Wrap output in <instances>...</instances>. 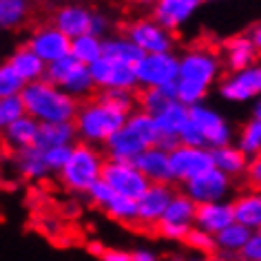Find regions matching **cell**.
<instances>
[{"label":"cell","instance_id":"cell-28","mask_svg":"<svg viewBox=\"0 0 261 261\" xmlns=\"http://www.w3.org/2000/svg\"><path fill=\"white\" fill-rule=\"evenodd\" d=\"M162 130V138H177L184 124L191 120V109L179 100H171L158 115H153Z\"/></svg>","mask_w":261,"mask_h":261},{"label":"cell","instance_id":"cell-18","mask_svg":"<svg viewBox=\"0 0 261 261\" xmlns=\"http://www.w3.org/2000/svg\"><path fill=\"white\" fill-rule=\"evenodd\" d=\"M201 0H158L151 9V18L166 31H179L195 18Z\"/></svg>","mask_w":261,"mask_h":261},{"label":"cell","instance_id":"cell-36","mask_svg":"<svg viewBox=\"0 0 261 261\" xmlns=\"http://www.w3.org/2000/svg\"><path fill=\"white\" fill-rule=\"evenodd\" d=\"M234 140H237L234 144H237L250 160L261 155V120L250 117V120L239 128V133H237Z\"/></svg>","mask_w":261,"mask_h":261},{"label":"cell","instance_id":"cell-32","mask_svg":"<svg viewBox=\"0 0 261 261\" xmlns=\"http://www.w3.org/2000/svg\"><path fill=\"white\" fill-rule=\"evenodd\" d=\"M102 47H104V56H107V58H113V60L133 64V67H138V62L144 58V54H142V51L135 47V44L130 42L124 34L104 38Z\"/></svg>","mask_w":261,"mask_h":261},{"label":"cell","instance_id":"cell-39","mask_svg":"<svg viewBox=\"0 0 261 261\" xmlns=\"http://www.w3.org/2000/svg\"><path fill=\"white\" fill-rule=\"evenodd\" d=\"M27 84L22 82V77L11 69L9 62H3L0 64V100L3 97H14V95H20L22 89Z\"/></svg>","mask_w":261,"mask_h":261},{"label":"cell","instance_id":"cell-7","mask_svg":"<svg viewBox=\"0 0 261 261\" xmlns=\"http://www.w3.org/2000/svg\"><path fill=\"white\" fill-rule=\"evenodd\" d=\"M140 89H164L179 80V54H146L135 67Z\"/></svg>","mask_w":261,"mask_h":261},{"label":"cell","instance_id":"cell-19","mask_svg":"<svg viewBox=\"0 0 261 261\" xmlns=\"http://www.w3.org/2000/svg\"><path fill=\"white\" fill-rule=\"evenodd\" d=\"M93 14L95 11L91 7H87V5H82V3H62L60 7L54 11L51 22H54L64 36H69L71 40H73V38L91 34V20H93Z\"/></svg>","mask_w":261,"mask_h":261},{"label":"cell","instance_id":"cell-53","mask_svg":"<svg viewBox=\"0 0 261 261\" xmlns=\"http://www.w3.org/2000/svg\"><path fill=\"white\" fill-rule=\"evenodd\" d=\"M204 3H219V0H201V5H204Z\"/></svg>","mask_w":261,"mask_h":261},{"label":"cell","instance_id":"cell-4","mask_svg":"<svg viewBox=\"0 0 261 261\" xmlns=\"http://www.w3.org/2000/svg\"><path fill=\"white\" fill-rule=\"evenodd\" d=\"M104 164H107L104 151H100L97 146L77 142L73 146V153H71L67 166L62 168V173L58 175V177H60V184L67 188L69 193L87 195L89 188L93 186L95 181L102 179Z\"/></svg>","mask_w":261,"mask_h":261},{"label":"cell","instance_id":"cell-48","mask_svg":"<svg viewBox=\"0 0 261 261\" xmlns=\"http://www.w3.org/2000/svg\"><path fill=\"white\" fill-rule=\"evenodd\" d=\"M87 250H89V254H93V257H97V259H102V254H104V250H107V248H104V244H100V241H89L87 244Z\"/></svg>","mask_w":261,"mask_h":261},{"label":"cell","instance_id":"cell-26","mask_svg":"<svg viewBox=\"0 0 261 261\" xmlns=\"http://www.w3.org/2000/svg\"><path fill=\"white\" fill-rule=\"evenodd\" d=\"M11 162H14V168L18 171V175L29 181H40L47 175H51L47 168V162H44V151L40 146H31V148H24V151L11 153Z\"/></svg>","mask_w":261,"mask_h":261},{"label":"cell","instance_id":"cell-35","mask_svg":"<svg viewBox=\"0 0 261 261\" xmlns=\"http://www.w3.org/2000/svg\"><path fill=\"white\" fill-rule=\"evenodd\" d=\"M102 42H104L102 38H97L93 34H84L80 38H73V40H71V56H73L77 62L91 67V64L97 62L104 56Z\"/></svg>","mask_w":261,"mask_h":261},{"label":"cell","instance_id":"cell-52","mask_svg":"<svg viewBox=\"0 0 261 261\" xmlns=\"http://www.w3.org/2000/svg\"><path fill=\"white\" fill-rule=\"evenodd\" d=\"M181 261H213L206 254H191V257H181Z\"/></svg>","mask_w":261,"mask_h":261},{"label":"cell","instance_id":"cell-8","mask_svg":"<svg viewBox=\"0 0 261 261\" xmlns=\"http://www.w3.org/2000/svg\"><path fill=\"white\" fill-rule=\"evenodd\" d=\"M84 197L95 208L104 211V215H109L113 221H120V224L126 226L138 224V199H130L126 195L115 193L104 179L95 181Z\"/></svg>","mask_w":261,"mask_h":261},{"label":"cell","instance_id":"cell-6","mask_svg":"<svg viewBox=\"0 0 261 261\" xmlns=\"http://www.w3.org/2000/svg\"><path fill=\"white\" fill-rule=\"evenodd\" d=\"M44 80H49L51 84L64 89L71 97H75L77 102H84V100H89V97H93V91H95L89 67L77 62L73 56H67V58H62V60L47 64V75H44Z\"/></svg>","mask_w":261,"mask_h":261},{"label":"cell","instance_id":"cell-29","mask_svg":"<svg viewBox=\"0 0 261 261\" xmlns=\"http://www.w3.org/2000/svg\"><path fill=\"white\" fill-rule=\"evenodd\" d=\"M77 144V130L73 122H58V124H40L36 146L51 148V146H73Z\"/></svg>","mask_w":261,"mask_h":261},{"label":"cell","instance_id":"cell-15","mask_svg":"<svg viewBox=\"0 0 261 261\" xmlns=\"http://www.w3.org/2000/svg\"><path fill=\"white\" fill-rule=\"evenodd\" d=\"M171 168H173V179L184 186L186 181H191L195 177H199L201 173L215 168L213 151L211 148L179 144L177 148L171 151Z\"/></svg>","mask_w":261,"mask_h":261},{"label":"cell","instance_id":"cell-14","mask_svg":"<svg viewBox=\"0 0 261 261\" xmlns=\"http://www.w3.org/2000/svg\"><path fill=\"white\" fill-rule=\"evenodd\" d=\"M232 177H228L226 173L217 171V168H211V171L201 173L199 177H195L191 181L184 184V193L191 197L195 204H213V201H226L232 193Z\"/></svg>","mask_w":261,"mask_h":261},{"label":"cell","instance_id":"cell-33","mask_svg":"<svg viewBox=\"0 0 261 261\" xmlns=\"http://www.w3.org/2000/svg\"><path fill=\"white\" fill-rule=\"evenodd\" d=\"M252 230H248L246 226L241 224H230L228 228H224L219 234H215V241H217V252H226V254H239L244 250V246L248 244Z\"/></svg>","mask_w":261,"mask_h":261},{"label":"cell","instance_id":"cell-50","mask_svg":"<svg viewBox=\"0 0 261 261\" xmlns=\"http://www.w3.org/2000/svg\"><path fill=\"white\" fill-rule=\"evenodd\" d=\"M252 117L254 120H261V97H257L252 102Z\"/></svg>","mask_w":261,"mask_h":261},{"label":"cell","instance_id":"cell-20","mask_svg":"<svg viewBox=\"0 0 261 261\" xmlns=\"http://www.w3.org/2000/svg\"><path fill=\"white\" fill-rule=\"evenodd\" d=\"M219 54H221V60H224V69H228V73L252 67V64L259 62V56H261L250 34H239V36L228 38L221 44Z\"/></svg>","mask_w":261,"mask_h":261},{"label":"cell","instance_id":"cell-38","mask_svg":"<svg viewBox=\"0 0 261 261\" xmlns=\"http://www.w3.org/2000/svg\"><path fill=\"white\" fill-rule=\"evenodd\" d=\"M184 244L191 248L195 254H206V257H211V254L217 252V241H215V234L201 230V228L193 226L191 232H188V237Z\"/></svg>","mask_w":261,"mask_h":261},{"label":"cell","instance_id":"cell-5","mask_svg":"<svg viewBox=\"0 0 261 261\" xmlns=\"http://www.w3.org/2000/svg\"><path fill=\"white\" fill-rule=\"evenodd\" d=\"M224 60L217 49L208 44H193L179 54V80L193 82L211 91L221 77Z\"/></svg>","mask_w":261,"mask_h":261},{"label":"cell","instance_id":"cell-44","mask_svg":"<svg viewBox=\"0 0 261 261\" xmlns=\"http://www.w3.org/2000/svg\"><path fill=\"white\" fill-rule=\"evenodd\" d=\"M91 34L97 36V38H109L111 36V18L102 11H95L93 14V20H91Z\"/></svg>","mask_w":261,"mask_h":261},{"label":"cell","instance_id":"cell-43","mask_svg":"<svg viewBox=\"0 0 261 261\" xmlns=\"http://www.w3.org/2000/svg\"><path fill=\"white\" fill-rule=\"evenodd\" d=\"M155 230H158L160 237H164L168 241H186L188 232H191V228L177 226V224H164V221H160Z\"/></svg>","mask_w":261,"mask_h":261},{"label":"cell","instance_id":"cell-2","mask_svg":"<svg viewBox=\"0 0 261 261\" xmlns=\"http://www.w3.org/2000/svg\"><path fill=\"white\" fill-rule=\"evenodd\" d=\"M160 142H162V130L158 122H155V117L138 109L130 113L128 122L102 146V151L107 155V160L135 162L144 151L160 146Z\"/></svg>","mask_w":261,"mask_h":261},{"label":"cell","instance_id":"cell-23","mask_svg":"<svg viewBox=\"0 0 261 261\" xmlns=\"http://www.w3.org/2000/svg\"><path fill=\"white\" fill-rule=\"evenodd\" d=\"M7 62L11 64V69L22 77L24 84L44 80V75H47V62H44L34 49H29L27 44H20V47H16L11 51Z\"/></svg>","mask_w":261,"mask_h":261},{"label":"cell","instance_id":"cell-41","mask_svg":"<svg viewBox=\"0 0 261 261\" xmlns=\"http://www.w3.org/2000/svg\"><path fill=\"white\" fill-rule=\"evenodd\" d=\"M177 140H179V144H184V146H199V148H206L204 135H201L199 126H197V124H195L193 120H188V122L184 124V128H181L179 135H177Z\"/></svg>","mask_w":261,"mask_h":261},{"label":"cell","instance_id":"cell-42","mask_svg":"<svg viewBox=\"0 0 261 261\" xmlns=\"http://www.w3.org/2000/svg\"><path fill=\"white\" fill-rule=\"evenodd\" d=\"M237 261H261V230L250 234L244 250L237 254Z\"/></svg>","mask_w":261,"mask_h":261},{"label":"cell","instance_id":"cell-11","mask_svg":"<svg viewBox=\"0 0 261 261\" xmlns=\"http://www.w3.org/2000/svg\"><path fill=\"white\" fill-rule=\"evenodd\" d=\"M217 91L226 102L232 104L254 102L257 97H261V62L241 71H230L219 80Z\"/></svg>","mask_w":261,"mask_h":261},{"label":"cell","instance_id":"cell-31","mask_svg":"<svg viewBox=\"0 0 261 261\" xmlns=\"http://www.w3.org/2000/svg\"><path fill=\"white\" fill-rule=\"evenodd\" d=\"M195 215H197V204H195L184 191H177L173 201L168 204L162 221H164V224H177V226L193 228L195 226Z\"/></svg>","mask_w":261,"mask_h":261},{"label":"cell","instance_id":"cell-49","mask_svg":"<svg viewBox=\"0 0 261 261\" xmlns=\"http://www.w3.org/2000/svg\"><path fill=\"white\" fill-rule=\"evenodd\" d=\"M250 36H252V40H254V44H257V49H259V54H261V22L254 24L252 31H250Z\"/></svg>","mask_w":261,"mask_h":261},{"label":"cell","instance_id":"cell-45","mask_svg":"<svg viewBox=\"0 0 261 261\" xmlns=\"http://www.w3.org/2000/svg\"><path fill=\"white\" fill-rule=\"evenodd\" d=\"M246 181L250 188H254V191H261V155L250 160L248 173H246Z\"/></svg>","mask_w":261,"mask_h":261},{"label":"cell","instance_id":"cell-51","mask_svg":"<svg viewBox=\"0 0 261 261\" xmlns=\"http://www.w3.org/2000/svg\"><path fill=\"white\" fill-rule=\"evenodd\" d=\"M133 5H138V7H151L153 9V5L158 3V0H130Z\"/></svg>","mask_w":261,"mask_h":261},{"label":"cell","instance_id":"cell-37","mask_svg":"<svg viewBox=\"0 0 261 261\" xmlns=\"http://www.w3.org/2000/svg\"><path fill=\"white\" fill-rule=\"evenodd\" d=\"M24 115H27V111H24V104H22L20 95L3 97V100H0V135Z\"/></svg>","mask_w":261,"mask_h":261},{"label":"cell","instance_id":"cell-40","mask_svg":"<svg viewBox=\"0 0 261 261\" xmlns=\"http://www.w3.org/2000/svg\"><path fill=\"white\" fill-rule=\"evenodd\" d=\"M73 146H51V148H42V151H44V162H47V168H49L51 175H60L62 173V168L67 166L71 153H73Z\"/></svg>","mask_w":261,"mask_h":261},{"label":"cell","instance_id":"cell-22","mask_svg":"<svg viewBox=\"0 0 261 261\" xmlns=\"http://www.w3.org/2000/svg\"><path fill=\"white\" fill-rule=\"evenodd\" d=\"M234 224V211H232V201H213V204H201L197 206V215H195V226L201 230L219 234L224 228Z\"/></svg>","mask_w":261,"mask_h":261},{"label":"cell","instance_id":"cell-24","mask_svg":"<svg viewBox=\"0 0 261 261\" xmlns=\"http://www.w3.org/2000/svg\"><path fill=\"white\" fill-rule=\"evenodd\" d=\"M38 135H40V122L24 115L18 122L11 124L0 138H3V144L7 146L11 153H16V151H24V148L36 146Z\"/></svg>","mask_w":261,"mask_h":261},{"label":"cell","instance_id":"cell-10","mask_svg":"<svg viewBox=\"0 0 261 261\" xmlns=\"http://www.w3.org/2000/svg\"><path fill=\"white\" fill-rule=\"evenodd\" d=\"M97 91H138V73L133 64L102 56L89 67Z\"/></svg>","mask_w":261,"mask_h":261},{"label":"cell","instance_id":"cell-46","mask_svg":"<svg viewBox=\"0 0 261 261\" xmlns=\"http://www.w3.org/2000/svg\"><path fill=\"white\" fill-rule=\"evenodd\" d=\"M100 261H133V252L122 250V248H107Z\"/></svg>","mask_w":261,"mask_h":261},{"label":"cell","instance_id":"cell-30","mask_svg":"<svg viewBox=\"0 0 261 261\" xmlns=\"http://www.w3.org/2000/svg\"><path fill=\"white\" fill-rule=\"evenodd\" d=\"M31 0H0V31H18L31 18Z\"/></svg>","mask_w":261,"mask_h":261},{"label":"cell","instance_id":"cell-27","mask_svg":"<svg viewBox=\"0 0 261 261\" xmlns=\"http://www.w3.org/2000/svg\"><path fill=\"white\" fill-rule=\"evenodd\" d=\"M213 164L217 171L226 173L228 177H232V179H237V177H246L250 158H248L237 144H228V146L213 148Z\"/></svg>","mask_w":261,"mask_h":261},{"label":"cell","instance_id":"cell-21","mask_svg":"<svg viewBox=\"0 0 261 261\" xmlns=\"http://www.w3.org/2000/svg\"><path fill=\"white\" fill-rule=\"evenodd\" d=\"M140 168V173L151 181V184H175L173 168H171V153L162 146H153L144 151L133 162Z\"/></svg>","mask_w":261,"mask_h":261},{"label":"cell","instance_id":"cell-34","mask_svg":"<svg viewBox=\"0 0 261 261\" xmlns=\"http://www.w3.org/2000/svg\"><path fill=\"white\" fill-rule=\"evenodd\" d=\"M138 109L148 115H158L171 100H175V84L164 89H138Z\"/></svg>","mask_w":261,"mask_h":261},{"label":"cell","instance_id":"cell-54","mask_svg":"<svg viewBox=\"0 0 261 261\" xmlns=\"http://www.w3.org/2000/svg\"><path fill=\"white\" fill-rule=\"evenodd\" d=\"M44 3H60V0H44Z\"/></svg>","mask_w":261,"mask_h":261},{"label":"cell","instance_id":"cell-16","mask_svg":"<svg viewBox=\"0 0 261 261\" xmlns=\"http://www.w3.org/2000/svg\"><path fill=\"white\" fill-rule=\"evenodd\" d=\"M24 44L29 49H34L47 64L71 56V38L64 36L54 22H44L34 27V31H29Z\"/></svg>","mask_w":261,"mask_h":261},{"label":"cell","instance_id":"cell-12","mask_svg":"<svg viewBox=\"0 0 261 261\" xmlns=\"http://www.w3.org/2000/svg\"><path fill=\"white\" fill-rule=\"evenodd\" d=\"M102 179L113 188L115 193L126 195L130 199H140L146 193V188L151 186L144 175L140 173V168L133 162H115V160H107L102 171Z\"/></svg>","mask_w":261,"mask_h":261},{"label":"cell","instance_id":"cell-1","mask_svg":"<svg viewBox=\"0 0 261 261\" xmlns=\"http://www.w3.org/2000/svg\"><path fill=\"white\" fill-rule=\"evenodd\" d=\"M138 91H100L80 102L75 115L77 142L102 148L120 130L133 111H138Z\"/></svg>","mask_w":261,"mask_h":261},{"label":"cell","instance_id":"cell-9","mask_svg":"<svg viewBox=\"0 0 261 261\" xmlns=\"http://www.w3.org/2000/svg\"><path fill=\"white\" fill-rule=\"evenodd\" d=\"M142 54H166L175 49V34L166 31L153 18H135L122 31Z\"/></svg>","mask_w":261,"mask_h":261},{"label":"cell","instance_id":"cell-3","mask_svg":"<svg viewBox=\"0 0 261 261\" xmlns=\"http://www.w3.org/2000/svg\"><path fill=\"white\" fill-rule=\"evenodd\" d=\"M22 104L29 117L40 124H58L73 122L80 109V102L71 97L67 91L51 84L49 80L31 82L22 89Z\"/></svg>","mask_w":261,"mask_h":261},{"label":"cell","instance_id":"cell-25","mask_svg":"<svg viewBox=\"0 0 261 261\" xmlns=\"http://www.w3.org/2000/svg\"><path fill=\"white\" fill-rule=\"evenodd\" d=\"M232 211L237 224L246 226L252 232L261 230V191L250 188V191L237 195L232 199Z\"/></svg>","mask_w":261,"mask_h":261},{"label":"cell","instance_id":"cell-13","mask_svg":"<svg viewBox=\"0 0 261 261\" xmlns=\"http://www.w3.org/2000/svg\"><path fill=\"white\" fill-rule=\"evenodd\" d=\"M191 120L197 124L201 135L206 140V148H219V146H228L234 144V130L230 126V122L219 113L217 109L208 107V104H197L191 107Z\"/></svg>","mask_w":261,"mask_h":261},{"label":"cell","instance_id":"cell-47","mask_svg":"<svg viewBox=\"0 0 261 261\" xmlns=\"http://www.w3.org/2000/svg\"><path fill=\"white\" fill-rule=\"evenodd\" d=\"M133 261H160V257L148 248H140V250H133Z\"/></svg>","mask_w":261,"mask_h":261},{"label":"cell","instance_id":"cell-17","mask_svg":"<svg viewBox=\"0 0 261 261\" xmlns=\"http://www.w3.org/2000/svg\"><path fill=\"white\" fill-rule=\"evenodd\" d=\"M173 184H151L146 193L138 199V226L142 228H158L164 217L168 204L175 197Z\"/></svg>","mask_w":261,"mask_h":261}]
</instances>
